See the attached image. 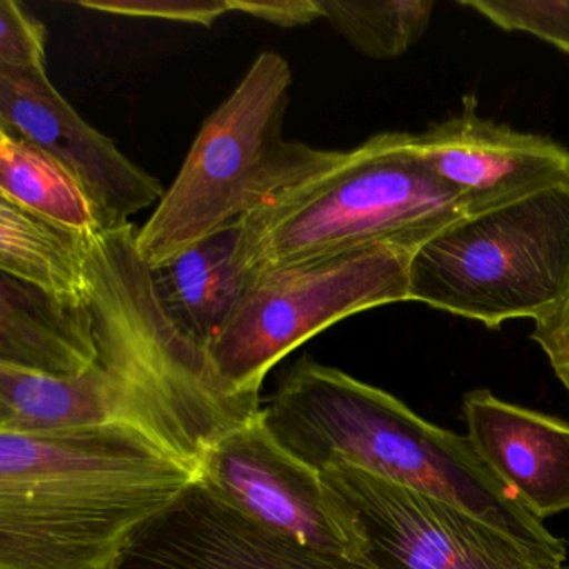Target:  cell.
<instances>
[{
	"mask_svg": "<svg viewBox=\"0 0 569 569\" xmlns=\"http://www.w3.org/2000/svg\"><path fill=\"white\" fill-rule=\"evenodd\" d=\"M136 236L132 222L82 234L98 362L76 378L0 366V429L126 426L199 471L219 439L262 411L261 396L234 391L172 325Z\"/></svg>",
	"mask_w": 569,
	"mask_h": 569,
	"instance_id": "obj_1",
	"label": "cell"
},
{
	"mask_svg": "<svg viewBox=\"0 0 569 569\" xmlns=\"http://www.w3.org/2000/svg\"><path fill=\"white\" fill-rule=\"evenodd\" d=\"M198 481L126 426L0 429V569H121Z\"/></svg>",
	"mask_w": 569,
	"mask_h": 569,
	"instance_id": "obj_2",
	"label": "cell"
},
{
	"mask_svg": "<svg viewBox=\"0 0 569 569\" xmlns=\"http://www.w3.org/2000/svg\"><path fill=\"white\" fill-rule=\"evenodd\" d=\"M262 419L286 449L312 468L356 466L461 506L511 536L549 569L568 558L565 539L525 508L479 458L468 436L439 428L405 402L339 369L301 358Z\"/></svg>",
	"mask_w": 569,
	"mask_h": 569,
	"instance_id": "obj_3",
	"label": "cell"
},
{
	"mask_svg": "<svg viewBox=\"0 0 569 569\" xmlns=\"http://www.w3.org/2000/svg\"><path fill=\"white\" fill-rule=\"evenodd\" d=\"M292 71L262 52L206 119L171 188L136 236L148 268L162 264L321 174L341 151L284 138Z\"/></svg>",
	"mask_w": 569,
	"mask_h": 569,
	"instance_id": "obj_4",
	"label": "cell"
},
{
	"mask_svg": "<svg viewBox=\"0 0 569 569\" xmlns=\"http://www.w3.org/2000/svg\"><path fill=\"white\" fill-rule=\"evenodd\" d=\"M465 218L461 196L422 161L412 134L385 132L246 218L239 258L252 276L372 242H426Z\"/></svg>",
	"mask_w": 569,
	"mask_h": 569,
	"instance_id": "obj_5",
	"label": "cell"
},
{
	"mask_svg": "<svg viewBox=\"0 0 569 569\" xmlns=\"http://www.w3.org/2000/svg\"><path fill=\"white\" fill-rule=\"evenodd\" d=\"M409 301L496 329L569 302V186L459 219L412 256Z\"/></svg>",
	"mask_w": 569,
	"mask_h": 569,
	"instance_id": "obj_6",
	"label": "cell"
},
{
	"mask_svg": "<svg viewBox=\"0 0 569 569\" xmlns=\"http://www.w3.org/2000/svg\"><path fill=\"white\" fill-rule=\"evenodd\" d=\"M418 239L372 242L256 272L208 352L234 391L261 392L289 352L349 316L409 301Z\"/></svg>",
	"mask_w": 569,
	"mask_h": 569,
	"instance_id": "obj_7",
	"label": "cell"
},
{
	"mask_svg": "<svg viewBox=\"0 0 569 569\" xmlns=\"http://www.w3.org/2000/svg\"><path fill=\"white\" fill-rule=\"evenodd\" d=\"M379 569H549L518 541L455 502L346 462L321 469Z\"/></svg>",
	"mask_w": 569,
	"mask_h": 569,
	"instance_id": "obj_8",
	"label": "cell"
},
{
	"mask_svg": "<svg viewBox=\"0 0 569 569\" xmlns=\"http://www.w3.org/2000/svg\"><path fill=\"white\" fill-rule=\"evenodd\" d=\"M199 481L252 521L306 548L362 558L355 525L321 471L276 439L262 411L206 452Z\"/></svg>",
	"mask_w": 569,
	"mask_h": 569,
	"instance_id": "obj_9",
	"label": "cell"
},
{
	"mask_svg": "<svg viewBox=\"0 0 569 569\" xmlns=\"http://www.w3.org/2000/svg\"><path fill=\"white\" fill-rule=\"evenodd\" d=\"M0 132L31 142L58 159L81 182L104 229L131 224V216L164 198L162 182L89 126L46 71L0 69Z\"/></svg>",
	"mask_w": 569,
	"mask_h": 569,
	"instance_id": "obj_10",
	"label": "cell"
},
{
	"mask_svg": "<svg viewBox=\"0 0 569 569\" xmlns=\"http://www.w3.org/2000/svg\"><path fill=\"white\" fill-rule=\"evenodd\" d=\"M121 569H379L306 548L252 521L201 481L152 522Z\"/></svg>",
	"mask_w": 569,
	"mask_h": 569,
	"instance_id": "obj_11",
	"label": "cell"
},
{
	"mask_svg": "<svg viewBox=\"0 0 569 569\" xmlns=\"http://www.w3.org/2000/svg\"><path fill=\"white\" fill-rule=\"evenodd\" d=\"M412 148L461 196L468 218L569 186L568 149L481 118L472 98L461 114L412 136Z\"/></svg>",
	"mask_w": 569,
	"mask_h": 569,
	"instance_id": "obj_12",
	"label": "cell"
},
{
	"mask_svg": "<svg viewBox=\"0 0 569 569\" xmlns=\"http://www.w3.org/2000/svg\"><path fill=\"white\" fill-rule=\"evenodd\" d=\"M469 441L499 481L545 521L569 511V422L475 389L462 398Z\"/></svg>",
	"mask_w": 569,
	"mask_h": 569,
	"instance_id": "obj_13",
	"label": "cell"
},
{
	"mask_svg": "<svg viewBox=\"0 0 569 569\" xmlns=\"http://www.w3.org/2000/svg\"><path fill=\"white\" fill-rule=\"evenodd\" d=\"M96 319L88 301L56 298L0 276V366L76 378L98 362Z\"/></svg>",
	"mask_w": 569,
	"mask_h": 569,
	"instance_id": "obj_14",
	"label": "cell"
},
{
	"mask_svg": "<svg viewBox=\"0 0 569 569\" xmlns=\"http://www.w3.org/2000/svg\"><path fill=\"white\" fill-rule=\"evenodd\" d=\"M241 239L242 222L148 268L162 311L182 335L206 349L251 279L239 258Z\"/></svg>",
	"mask_w": 569,
	"mask_h": 569,
	"instance_id": "obj_15",
	"label": "cell"
},
{
	"mask_svg": "<svg viewBox=\"0 0 569 569\" xmlns=\"http://www.w3.org/2000/svg\"><path fill=\"white\" fill-rule=\"evenodd\" d=\"M0 271L56 298L89 299L82 234L0 198Z\"/></svg>",
	"mask_w": 569,
	"mask_h": 569,
	"instance_id": "obj_16",
	"label": "cell"
},
{
	"mask_svg": "<svg viewBox=\"0 0 569 569\" xmlns=\"http://www.w3.org/2000/svg\"><path fill=\"white\" fill-rule=\"evenodd\" d=\"M0 198L78 234L101 231L81 182L44 149L0 132Z\"/></svg>",
	"mask_w": 569,
	"mask_h": 569,
	"instance_id": "obj_17",
	"label": "cell"
},
{
	"mask_svg": "<svg viewBox=\"0 0 569 569\" xmlns=\"http://www.w3.org/2000/svg\"><path fill=\"white\" fill-rule=\"evenodd\" d=\"M322 19L335 28L356 51L376 61L401 58L428 31L435 2L388 0L346 2L319 0Z\"/></svg>",
	"mask_w": 569,
	"mask_h": 569,
	"instance_id": "obj_18",
	"label": "cell"
},
{
	"mask_svg": "<svg viewBox=\"0 0 569 569\" xmlns=\"http://www.w3.org/2000/svg\"><path fill=\"white\" fill-rule=\"evenodd\" d=\"M502 31L535 36L569 52V0H459Z\"/></svg>",
	"mask_w": 569,
	"mask_h": 569,
	"instance_id": "obj_19",
	"label": "cell"
},
{
	"mask_svg": "<svg viewBox=\"0 0 569 569\" xmlns=\"http://www.w3.org/2000/svg\"><path fill=\"white\" fill-rule=\"evenodd\" d=\"M48 31L18 0H0V69L46 71Z\"/></svg>",
	"mask_w": 569,
	"mask_h": 569,
	"instance_id": "obj_20",
	"label": "cell"
},
{
	"mask_svg": "<svg viewBox=\"0 0 569 569\" xmlns=\"http://www.w3.org/2000/svg\"><path fill=\"white\" fill-rule=\"evenodd\" d=\"M78 6L101 14L158 19L206 29L232 12L231 0H81Z\"/></svg>",
	"mask_w": 569,
	"mask_h": 569,
	"instance_id": "obj_21",
	"label": "cell"
},
{
	"mask_svg": "<svg viewBox=\"0 0 569 569\" xmlns=\"http://www.w3.org/2000/svg\"><path fill=\"white\" fill-rule=\"evenodd\" d=\"M232 12L251 16L278 28H302L322 18L319 0H231Z\"/></svg>",
	"mask_w": 569,
	"mask_h": 569,
	"instance_id": "obj_22",
	"label": "cell"
},
{
	"mask_svg": "<svg viewBox=\"0 0 569 569\" xmlns=\"http://www.w3.org/2000/svg\"><path fill=\"white\" fill-rule=\"evenodd\" d=\"M531 338L542 349L569 395V302L559 311L535 321Z\"/></svg>",
	"mask_w": 569,
	"mask_h": 569,
	"instance_id": "obj_23",
	"label": "cell"
}]
</instances>
